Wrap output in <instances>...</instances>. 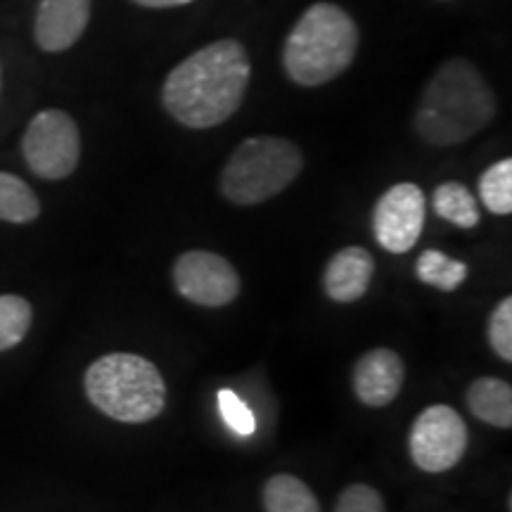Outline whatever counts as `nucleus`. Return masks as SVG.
I'll return each instance as SVG.
<instances>
[{
	"instance_id": "nucleus-1",
	"label": "nucleus",
	"mask_w": 512,
	"mask_h": 512,
	"mask_svg": "<svg viewBox=\"0 0 512 512\" xmlns=\"http://www.w3.org/2000/svg\"><path fill=\"white\" fill-rule=\"evenodd\" d=\"M252 60L235 38H219L178 62L162 86L164 110L178 124L204 131L226 124L242 107Z\"/></svg>"
},
{
	"instance_id": "nucleus-2",
	"label": "nucleus",
	"mask_w": 512,
	"mask_h": 512,
	"mask_svg": "<svg viewBox=\"0 0 512 512\" xmlns=\"http://www.w3.org/2000/svg\"><path fill=\"white\" fill-rule=\"evenodd\" d=\"M496 110V95L477 64L451 57L422 88L413 128L427 145H463L494 121Z\"/></svg>"
},
{
	"instance_id": "nucleus-3",
	"label": "nucleus",
	"mask_w": 512,
	"mask_h": 512,
	"mask_svg": "<svg viewBox=\"0 0 512 512\" xmlns=\"http://www.w3.org/2000/svg\"><path fill=\"white\" fill-rule=\"evenodd\" d=\"M358 53V27L342 5L320 0L297 19L283 46L287 79L318 88L342 76Z\"/></svg>"
},
{
	"instance_id": "nucleus-4",
	"label": "nucleus",
	"mask_w": 512,
	"mask_h": 512,
	"mask_svg": "<svg viewBox=\"0 0 512 512\" xmlns=\"http://www.w3.org/2000/svg\"><path fill=\"white\" fill-rule=\"evenodd\" d=\"M83 392L102 415L126 425L155 420L166 406V382L155 363L124 351L93 361L83 375Z\"/></svg>"
},
{
	"instance_id": "nucleus-5",
	"label": "nucleus",
	"mask_w": 512,
	"mask_h": 512,
	"mask_svg": "<svg viewBox=\"0 0 512 512\" xmlns=\"http://www.w3.org/2000/svg\"><path fill=\"white\" fill-rule=\"evenodd\" d=\"M304 169V155L292 140L254 136L242 140L221 171V195L238 207H254L290 188Z\"/></svg>"
},
{
	"instance_id": "nucleus-6",
	"label": "nucleus",
	"mask_w": 512,
	"mask_h": 512,
	"mask_svg": "<svg viewBox=\"0 0 512 512\" xmlns=\"http://www.w3.org/2000/svg\"><path fill=\"white\" fill-rule=\"evenodd\" d=\"M22 155L31 174L43 181H64L72 176L81 159V131L72 114L38 112L24 131Z\"/></svg>"
},
{
	"instance_id": "nucleus-7",
	"label": "nucleus",
	"mask_w": 512,
	"mask_h": 512,
	"mask_svg": "<svg viewBox=\"0 0 512 512\" xmlns=\"http://www.w3.org/2000/svg\"><path fill=\"white\" fill-rule=\"evenodd\" d=\"M408 451L422 472L439 475L453 470L467 451V425L456 408L434 403L415 418Z\"/></svg>"
},
{
	"instance_id": "nucleus-8",
	"label": "nucleus",
	"mask_w": 512,
	"mask_h": 512,
	"mask_svg": "<svg viewBox=\"0 0 512 512\" xmlns=\"http://www.w3.org/2000/svg\"><path fill=\"white\" fill-rule=\"evenodd\" d=\"M174 287L188 302L204 309H221L240 294V275L221 254L207 249L183 252L174 264Z\"/></svg>"
},
{
	"instance_id": "nucleus-9",
	"label": "nucleus",
	"mask_w": 512,
	"mask_h": 512,
	"mask_svg": "<svg viewBox=\"0 0 512 512\" xmlns=\"http://www.w3.org/2000/svg\"><path fill=\"white\" fill-rule=\"evenodd\" d=\"M425 192L415 183H396L373 209L377 245L392 254H406L418 245L425 228Z\"/></svg>"
},
{
	"instance_id": "nucleus-10",
	"label": "nucleus",
	"mask_w": 512,
	"mask_h": 512,
	"mask_svg": "<svg viewBox=\"0 0 512 512\" xmlns=\"http://www.w3.org/2000/svg\"><path fill=\"white\" fill-rule=\"evenodd\" d=\"M93 0H41L34 19V41L43 53H64L79 43L91 22Z\"/></svg>"
},
{
	"instance_id": "nucleus-11",
	"label": "nucleus",
	"mask_w": 512,
	"mask_h": 512,
	"mask_svg": "<svg viewBox=\"0 0 512 512\" xmlns=\"http://www.w3.org/2000/svg\"><path fill=\"white\" fill-rule=\"evenodd\" d=\"M406 382V366L401 356L387 347L370 349L356 361L351 387L363 406L384 408L401 394Z\"/></svg>"
},
{
	"instance_id": "nucleus-12",
	"label": "nucleus",
	"mask_w": 512,
	"mask_h": 512,
	"mask_svg": "<svg viewBox=\"0 0 512 512\" xmlns=\"http://www.w3.org/2000/svg\"><path fill=\"white\" fill-rule=\"evenodd\" d=\"M375 259L366 247H344L325 266V294L337 304H354L373 283Z\"/></svg>"
},
{
	"instance_id": "nucleus-13",
	"label": "nucleus",
	"mask_w": 512,
	"mask_h": 512,
	"mask_svg": "<svg viewBox=\"0 0 512 512\" xmlns=\"http://www.w3.org/2000/svg\"><path fill=\"white\" fill-rule=\"evenodd\" d=\"M465 403L477 420L491 427L510 430L512 427V387L498 377H477L467 387Z\"/></svg>"
},
{
	"instance_id": "nucleus-14",
	"label": "nucleus",
	"mask_w": 512,
	"mask_h": 512,
	"mask_svg": "<svg viewBox=\"0 0 512 512\" xmlns=\"http://www.w3.org/2000/svg\"><path fill=\"white\" fill-rule=\"evenodd\" d=\"M432 207L439 219L453 223V226L463 230L477 228L479 219H482L477 197L472 195L467 185L458 181L441 183L432 195Z\"/></svg>"
},
{
	"instance_id": "nucleus-15",
	"label": "nucleus",
	"mask_w": 512,
	"mask_h": 512,
	"mask_svg": "<svg viewBox=\"0 0 512 512\" xmlns=\"http://www.w3.org/2000/svg\"><path fill=\"white\" fill-rule=\"evenodd\" d=\"M266 512H320V503L309 484L294 475H275L261 494Z\"/></svg>"
},
{
	"instance_id": "nucleus-16",
	"label": "nucleus",
	"mask_w": 512,
	"mask_h": 512,
	"mask_svg": "<svg viewBox=\"0 0 512 512\" xmlns=\"http://www.w3.org/2000/svg\"><path fill=\"white\" fill-rule=\"evenodd\" d=\"M38 216H41V202L29 183L0 171V221L24 226V223L36 221Z\"/></svg>"
},
{
	"instance_id": "nucleus-17",
	"label": "nucleus",
	"mask_w": 512,
	"mask_h": 512,
	"mask_svg": "<svg viewBox=\"0 0 512 512\" xmlns=\"http://www.w3.org/2000/svg\"><path fill=\"white\" fill-rule=\"evenodd\" d=\"M415 275H418L420 283L437 287L441 292H456L467 280V264L451 259L439 249H425L418 256Z\"/></svg>"
},
{
	"instance_id": "nucleus-18",
	"label": "nucleus",
	"mask_w": 512,
	"mask_h": 512,
	"mask_svg": "<svg viewBox=\"0 0 512 512\" xmlns=\"http://www.w3.org/2000/svg\"><path fill=\"white\" fill-rule=\"evenodd\" d=\"M34 309L19 294H0V354L15 349L29 335Z\"/></svg>"
},
{
	"instance_id": "nucleus-19",
	"label": "nucleus",
	"mask_w": 512,
	"mask_h": 512,
	"mask_svg": "<svg viewBox=\"0 0 512 512\" xmlns=\"http://www.w3.org/2000/svg\"><path fill=\"white\" fill-rule=\"evenodd\" d=\"M479 200L496 216L512 214V159L505 157L491 164L479 176Z\"/></svg>"
},
{
	"instance_id": "nucleus-20",
	"label": "nucleus",
	"mask_w": 512,
	"mask_h": 512,
	"mask_svg": "<svg viewBox=\"0 0 512 512\" xmlns=\"http://www.w3.org/2000/svg\"><path fill=\"white\" fill-rule=\"evenodd\" d=\"M486 337L496 356L505 363H512V297H505L489 316Z\"/></svg>"
},
{
	"instance_id": "nucleus-21",
	"label": "nucleus",
	"mask_w": 512,
	"mask_h": 512,
	"mask_svg": "<svg viewBox=\"0 0 512 512\" xmlns=\"http://www.w3.org/2000/svg\"><path fill=\"white\" fill-rule=\"evenodd\" d=\"M216 401H219V411L230 430L238 432L240 437H252L256 432V418L254 413L249 411L247 403L235 392H230V389H221V392L216 394Z\"/></svg>"
},
{
	"instance_id": "nucleus-22",
	"label": "nucleus",
	"mask_w": 512,
	"mask_h": 512,
	"mask_svg": "<svg viewBox=\"0 0 512 512\" xmlns=\"http://www.w3.org/2000/svg\"><path fill=\"white\" fill-rule=\"evenodd\" d=\"M335 512H387L384 498L368 484H351L337 498Z\"/></svg>"
},
{
	"instance_id": "nucleus-23",
	"label": "nucleus",
	"mask_w": 512,
	"mask_h": 512,
	"mask_svg": "<svg viewBox=\"0 0 512 512\" xmlns=\"http://www.w3.org/2000/svg\"><path fill=\"white\" fill-rule=\"evenodd\" d=\"M140 8L150 10H166V8H181V5H190L192 0H133Z\"/></svg>"
},
{
	"instance_id": "nucleus-24",
	"label": "nucleus",
	"mask_w": 512,
	"mask_h": 512,
	"mask_svg": "<svg viewBox=\"0 0 512 512\" xmlns=\"http://www.w3.org/2000/svg\"><path fill=\"white\" fill-rule=\"evenodd\" d=\"M0 91H3V67H0Z\"/></svg>"
}]
</instances>
